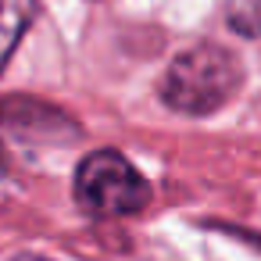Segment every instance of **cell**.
Returning <instances> with one entry per match:
<instances>
[{"label": "cell", "mask_w": 261, "mask_h": 261, "mask_svg": "<svg viewBox=\"0 0 261 261\" xmlns=\"http://www.w3.org/2000/svg\"><path fill=\"white\" fill-rule=\"evenodd\" d=\"M36 8H40V0H0V72L18 50L25 29L33 25Z\"/></svg>", "instance_id": "cell-3"}, {"label": "cell", "mask_w": 261, "mask_h": 261, "mask_svg": "<svg viewBox=\"0 0 261 261\" xmlns=\"http://www.w3.org/2000/svg\"><path fill=\"white\" fill-rule=\"evenodd\" d=\"M15 261H50V257H40V254H22V257H15Z\"/></svg>", "instance_id": "cell-5"}, {"label": "cell", "mask_w": 261, "mask_h": 261, "mask_svg": "<svg viewBox=\"0 0 261 261\" xmlns=\"http://www.w3.org/2000/svg\"><path fill=\"white\" fill-rule=\"evenodd\" d=\"M225 25L236 36H261V0H225Z\"/></svg>", "instance_id": "cell-4"}, {"label": "cell", "mask_w": 261, "mask_h": 261, "mask_svg": "<svg viewBox=\"0 0 261 261\" xmlns=\"http://www.w3.org/2000/svg\"><path fill=\"white\" fill-rule=\"evenodd\" d=\"M72 193L75 204L93 218H125L150 204V182L143 172L111 147H100L79 161Z\"/></svg>", "instance_id": "cell-2"}, {"label": "cell", "mask_w": 261, "mask_h": 261, "mask_svg": "<svg viewBox=\"0 0 261 261\" xmlns=\"http://www.w3.org/2000/svg\"><path fill=\"white\" fill-rule=\"evenodd\" d=\"M243 86V65L240 58L222 43H193L182 54L172 58L158 93L165 108L179 115H215L222 111Z\"/></svg>", "instance_id": "cell-1"}]
</instances>
